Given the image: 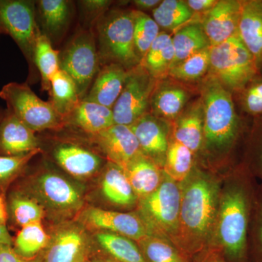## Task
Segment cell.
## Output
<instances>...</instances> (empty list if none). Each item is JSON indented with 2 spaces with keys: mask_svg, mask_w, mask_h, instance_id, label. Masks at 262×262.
<instances>
[{
  "mask_svg": "<svg viewBox=\"0 0 262 262\" xmlns=\"http://www.w3.org/2000/svg\"><path fill=\"white\" fill-rule=\"evenodd\" d=\"M201 99L206 145L215 150L231 149L243 130L232 93L209 74L203 81Z\"/></svg>",
  "mask_w": 262,
  "mask_h": 262,
  "instance_id": "obj_1",
  "label": "cell"
},
{
  "mask_svg": "<svg viewBox=\"0 0 262 262\" xmlns=\"http://www.w3.org/2000/svg\"><path fill=\"white\" fill-rule=\"evenodd\" d=\"M246 181L233 182L223 194L218 217V235L226 255L233 262H246L252 208Z\"/></svg>",
  "mask_w": 262,
  "mask_h": 262,
  "instance_id": "obj_2",
  "label": "cell"
},
{
  "mask_svg": "<svg viewBox=\"0 0 262 262\" xmlns=\"http://www.w3.org/2000/svg\"><path fill=\"white\" fill-rule=\"evenodd\" d=\"M95 25L100 67L117 63L129 70L140 63L134 46V10H108Z\"/></svg>",
  "mask_w": 262,
  "mask_h": 262,
  "instance_id": "obj_3",
  "label": "cell"
},
{
  "mask_svg": "<svg viewBox=\"0 0 262 262\" xmlns=\"http://www.w3.org/2000/svg\"><path fill=\"white\" fill-rule=\"evenodd\" d=\"M218 208V190L213 181L204 175L191 179L182 192L180 225L198 241L211 232Z\"/></svg>",
  "mask_w": 262,
  "mask_h": 262,
  "instance_id": "obj_4",
  "label": "cell"
},
{
  "mask_svg": "<svg viewBox=\"0 0 262 262\" xmlns=\"http://www.w3.org/2000/svg\"><path fill=\"white\" fill-rule=\"evenodd\" d=\"M210 75L232 94H237L258 75L252 55L238 34L210 47Z\"/></svg>",
  "mask_w": 262,
  "mask_h": 262,
  "instance_id": "obj_5",
  "label": "cell"
},
{
  "mask_svg": "<svg viewBox=\"0 0 262 262\" xmlns=\"http://www.w3.org/2000/svg\"><path fill=\"white\" fill-rule=\"evenodd\" d=\"M0 98L6 103L7 110L35 133L66 126L64 118L51 101L41 99L27 82L4 84L0 90Z\"/></svg>",
  "mask_w": 262,
  "mask_h": 262,
  "instance_id": "obj_6",
  "label": "cell"
},
{
  "mask_svg": "<svg viewBox=\"0 0 262 262\" xmlns=\"http://www.w3.org/2000/svg\"><path fill=\"white\" fill-rule=\"evenodd\" d=\"M0 26L14 40L29 65L28 82L37 79L34 64L36 41L41 31L38 24L36 1L0 0Z\"/></svg>",
  "mask_w": 262,
  "mask_h": 262,
  "instance_id": "obj_7",
  "label": "cell"
},
{
  "mask_svg": "<svg viewBox=\"0 0 262 262\" xmlns=\"http://www.w3.org/2000/svg\"><path fill=\"white\" fill-rule=\"evenodd\" d=\"M60 68L73 80L83 99L100 69L96 35L92 29H80L71 39L60 53Z\"/></svg>",
  "mask_w": 262,
  "mask_h": 262,
  "instance_id": "obj_8",
  "label": "cell"
},
{
  "mask_svg": "<svg viewBox=\"0 0 262 262\" xmlns=\"http://www.w3.org/2000/svg\"><path fill=\"white\" fill-rule=\"evenodd\" d=\"M157 80L141 64L128 70L126 82L113 108L115 124L131 126L149 113L150 100Z\"/></svg>",
  "mask_w": 262,
  "mask_h": 262,
  "instance_id": "obj_9",
  "label": "cell"
},
{
  "mask_svg": "<svg viewBox=\"0 0 262 262\" xmlns=\"http://www.w3.org/2000/svg\"><path fill=\"white\" fill-rule=\"evenodd\" d=\"M182 192L172 179L162 182L149 195L142 198L141 211L148 229L161 234H173L180 225Z\"/></svg>",
  "mask_w": 262,
  "mask_h": 262,
  "instance_id": "obj_10",
  "label": "cell"
},
{
  "mask_svg": "<svg viewBox=\"0 0 262 262\" xmlns=\"http://www.w3.org/2000/svg\"><path fill=\"white\" fill-rule=\"evenodd\" d=\"M90 136L108 160L122 170L144 155L130 126L115 124L106 130Z\"/></svg>",
  "mask_w": 262,
  "mask_h": 262,
  "instance_id": "obj_11",
  "label": "cell"
},
{
  "mask_svg": "<svg viewBox=\"0 0 262 262\" xmlns=\"http://www.w3.org/2000/svg\"><path fill=\"white\" fill-rule=\"evenodd\" d=\"M84 220L94 228L120 234L131 239L144 241L149 237V229L137 215L100 208H90Z\"/></svg>",
  "mask_w": 262,
  "mask_h": 262,
  "instance_id": "obj_12",
  "label": "cell"
},
{
  "mask_svg": "<svg viewBox=\"0 0 262 262\" xmlns=\"http://www.w3.org/2000/svg\"><path fill=\"white\" fill-rule=\"evenodd\" d=\"M241 12V0H220L206 13L201 24L211 46L237 35Z\"/></svg>",
  "mask_w": 262,
  "mask_h": 262,
  "instance_id": "obj_13",
  "label": "cell"
},
{
  "mask_svg": "<svg viewBox=\"0 0 262 262\" xmlns=\"http://www.w3.org/2000/svg\"><path fill=\"white\" fill-rule=\"evenodd\" d=\"M190 98L187 88L174 81L157 80L150 100L149 113L164 121H175Z\"/></svg>",
  "mask_w": 262,
  "mask_h": 262,
  "instance_id": "obj_14",
  "label": "cell"
},
{
  "mask_svg": "<svg viewBox=\"0 0 262 262\" xmlns=\"http://www.w3.org/2000/svg\"><path fill=\"white\" fill-rule=\"evenodd\" d=\"M39 144L35 132L6 108L0 122V155L27 154L40 149Z\"/></svg>",
  "mask_w": 262,
  "mask_h": 262,
  "instance_id": "obj_15",
  "label": "cell"
},
{
  "mask_svg": "<svg viewBox=\"0 0 262 262\" xmlns=\"http://www.w3.org/2000/svg\"><path fill=\"white\" fill-rule=\"evenodd\" d=\"M127 75L128 70L117 63L101 66L83 99L94 101L113 110L121 94Z\"/></svg>",
  "mask_w": 262,
  "mask_h": 262,
  "instance_id": "obj_16",
  "label": "cell"
},
{
  "mask_svg": "<svg viewBox=\"0 0 262 262\" xmlns=\"http://www.w3.org/2000/svg\"><path fill=\"white\" fill-rule=\"evenodd\" d=\"M237 34L262 74V0H241Z\"/></svg>",
  "mask_w": 262,
  "mask_h": 262,
  "instance_id": "obj_17",
  "label": "cell"
},
{
  "mask_svg": "<svg viewBox=\"0 0 262 262\" xmlns=\"http://www.w3.org/2000/svg\"><path fill=\"white\" fill-rule=\"evenodd\" d=\"M37 18L41 32L51 40L58 42L65 35L72 18V3L68 0L36 1Z\"/></svg>",
  "mask_w": 262,
  "mask_h": 262,
  "instance_id": "obj_18",
  "label": "cell"
},
{
  "mask_svg": "<svg viewBox=\"0 0 262 262\" xmlns=\"http://www.w3.org/2000/svg\"><path fill=\"white\" fill-rule=\"evenodd\" d=\"M165 122L147 113L130 126L141 152L151 160L165 158L169 145Z\"/></svg>",
  "mask_w": 262,
  "mask_h": 262,
  "instance_id": "obj_19",
  "label": "cell"
},
{
  "mask_svg": "<svg viewBox=\"0 0 262 262\" xmlns=\"http://www.w3.org/2000/svg\"><path fill=\"white\" fill-rule=\"evenodd\" d=\"M56 163L73 177H90L101 167L102 160L94 151L75 144H61L53 150Z\"/></svg>",
  "mask_w": 262,
  "mask_h": 262,
  "instance_id": "obj_20",
  "label": "cell"
},
{
  "mask_svg": "<svg viewBox=\"0 0 262 262\" xmlns=\"http://www.w3.org/2000/svg\"><path fill=\"white\" fill-rule=\"evenodd\" d=\"M64 121L66 126L73 125L89 135L98 134L115 125L113 110L85 99L65 117Z\"/></svg>",
  "mask_w": 262,
  "mask_h": 262,
  "instance_id": "obj_21",
  "label": "cell"
},
{
  "mask_svg": "<svg viewBox=\"0 0 262 262\" xmlns=\"http://www.w3.org/2000/svg\"><path fill=\"white\" fill-rule=\"evenodd\" d=\"M174 140L178 141L193 153L201 149L204 140V122L201 99L184 110L175 120Z\"/></svg>",
  "mask_w": 262,
  "mask_h": 262,
  "instance_id": "obj_22",
  "label": "cell"
},
{
  "mask_svg": "<svg viewBox=\"0 0 262 262\" xmlns=\"http://www.w3.org/2000/svg\"><path fill=\"white\" fill-rule=\"evenodd\" d=\"M86 251L85 238L80 231L64 229L50 244L45 262H85Z\"/></svg>",
  "mask_w": 262,
  "mask_h": 262,
  "instance_id": "obj_23",
  "label": "cell"
},
{
  "mask_svg": "<svg viewBox=\"0 0 262 262\" xmlns=\"http://www.w3.org/2000/svg\"><path fill=\"white\" fill-rule=\"evenodd\" d=\"M37 187L52 206L62 210L75 209L82 203L78 190L56 173L43 174L37 180Z\"/></svg>",
  "mask_w": 262,
  "mask_h": 262,
  "instance_id": "obj_24",
  "label": "cell"
},
{
  "mask_svg": "<svg viewBox=\"0 0 262 262\" xmlns=\"http://www.w3.org/2000/svg\"><path fill=\"white\" fill-rule=\"evenodd\" d=\"M172 41L174 59L171 68L188 57L211 47L201 23H189L183 26L172 37Z\"/></svg>",
  "mask_w": 262,
  "mask_h": 262,
  "instance_id": "obj_25",
  "label": "cell"
},
{
  "mask_svg": "<svg viewBox=\"0 0 262 262\" xmlns=\"http://www.w3.org/2000/svg\"><path fill=\"white\" fill-rule=\"evenodd\" d=\"M123 170L136 196L142 198L154 192L162 183L158 167L144 155L136 158Z\"/></svg>",
  "mask_w": 262,
  "mask_h": 262,
  "instance_id": "obj_26",
  "label": "cell"
},
{
  "mask_svg": "<svg viewBox=\"0 0 262 262\" xmlns=\"http://www.w3.org/2000/svg\"><path fill=\"white\" fill-rule=\"evenodd\" d=\"M173 59L174 49L171 35L161 32L140 64L158 80L168 75Z\"/></svg>",
  "mask_w": 262,
  "mask_h": 262,
  "instance_id": "obj_27",
  "label": "cell"
},
{
  "mask_svg": "<svg viewBox=\"0 0 262 262\" xmlns=\"http://www.w3.org/2000/svg\"><path fill=\"white\" fill-rule=\"evenodd\" d=\"M101 190L108 201L119 206H130L137 198L125 171L112 163L103 175Z\"/></svg>",
  "mask_w": 262,
  "mask_h": 262,
  "instance_id": "obj_28",
  "label": "cell"
},
{
  "mask_svg": "<svg viewBox=\"0 0 262 262\" xmlns=\"http://www.w3.org/2000/svg\"><path fill=\"white\" fill-rule=\"evenodd\" d=\"M34 64L41 76L42 89L50 93L52 79L61 70L60 52L53 48L51 40L42 32L36 41Z\"/></svg>",
  "mask_w": 262,
  "mask_h": 262,
  "instance_id": "obj_29",
  "label": "cell"
},
{
  "mask_svg": "<svg viewBox=\"0 0 262 262\" xmlns=\"http://www.w3.org/2000/svg\"><path fill=\"white\" fill-rule=\"evenodd\" d=\"M50 94L53 107L64 119L82 101L75 82L61 70L52 79Z\"/></svg>",
  "mask_w": 262,
  "mask_h": 262,
  "instance_id": "obj_30",
  "label": "cell"
},
{
  "mask_svg": "<svg viewBox=\"0 0 262 262\" xmlns=\"http://www.w3.org/2000/svg\"><path fill=\"white\" fill-rule=\"evenodd\" d=\"M8 222L21 229L30 224L40 222L44 216L42 207L28 194L13 190L8 201Z\"/></svg>",
  "mask_w": 262,
  "mask_h": 262,
  "instance_id": "obj_31",
  "label": "cell"
},
{
  "mask_svg": "<svg viewBox=\"0 0 262 262\" xmlns=\"http://www.w3.org/2000/svg\"><path fill=\"white\" fill-rule=\"evenodd\" d=\"M98 244L117 262H147L132 239L113 232L96 234Z\"/></svg>",
  "mask_w": 262,
  "mask_h": 262,
  "instance_id": "obj_32",
  "label": "cell"
},
{
  "mask_svg": "<svg viewBox=\"0 0 262 262\" xmlns=\"http://www.w3.org/2000/svg\"><path fill=\"white\" fill-rule=\"evenodd\" d=\"M194 13L182 0H164L152 10L153 18L160 27L176 30L189 24Z\"/></svg>",
  "mask_w": 262,
  "mask_h": 262,
  "instance_id": "obj_33",
  "label": "cell"
},
{
  "mask_svg": "<svg viewBox=\"0 0 262 262\" xmlns=\"http://www.w3.org/2000/svg\"><path fill=\"white\" fill-rule=\"evenodd\" d=\"M48 243L49 237L42 223L36 222L19 229L13 239V247L15 252L22 257L32 259L41 250L46 247Z\"/></svg>",
  "mask_w": 262,
  "mask_h": 262,
  "instance_id": "obj_34",
  "label": "cell"
},
{
  "mask_svg": "<svg viewBox=\"0 0 262 262\" xmlns=\"http://www.w3.org/2000/svg\"><path fill=\"white\" fill-rule=\"evenodd\" d=\"M193 152L187 146L173 140L169 143L165 158V168L169 179L182 182L192 168Z\"/></svg>",
  "mask_w": 262,
  "mask_h": 262,
  "instance_id": "obj_35",
  "label": "cell"
},
{
  "mask_svg": "<svg viewBox=\"0 0 262 262\" xmlns=\"http://www.w3.org/2000/svg\"><path fill=\"white\" fill-rule=\"evenodd\" d=\"M134 46L136 56L141 63L161 32L154 18L144 12L134 10Z\"/></svg>",
  "mask_w": 262,
  "mask_h": 262,
  "instance_id": "obj_36",
  "label": "cell"
},
{
  "mask_svg": "<svg viewBox=\"0 0 262 262\" xmlns=\"http://www.w3.org/2000/svg\"><path fill=\"white\" fill-rule=\"evenodd\" d=\"M210 70V48L188 57L169 72V77L179 82H194Z\"/></svg>",
  "mask_w": 262,
  "mask_h": 262,
  "instance_id": "obj_37",
  "label": "cell"
},
{
  "mask_svg": "<svg viewBox=\"0 0 262 262\" xmlns=\"http://www.w3.org/2000/svg\"><path fill=\"white\" fill-rule=\"evenodd\" d=\"M141 243L147 262H187L182 253L163 238L148 237Z\"/></svg>",
  "mask_w": 262,
  "mask_h": 262,
  "instance_id": "obj_38",
  "label": "cell"
},
{
  "mask_svg": "<svg viewBox=\"0 0 262 262\" xmlns=\"http://www.w3.org/2000/svg\"><path fill=\"white\" fill-rule=\"evenodd\" d=\"M236 94L244 113L254 118L262 117V74L256 75Z\"/></svg>",
  "mask_w": 262,
  "mask_h": 262,
  "instance_id": "obj_39",
  "label": "cell"
},
{
  "mask_svg": "<svg viewBox=\"0 0 262 262\" xmlns=\"http://www.w3.org/2000/svg\"><path fill=\"white\" fill-rule=\"evenodd\" d=\"M39 152H41V149L14 156L0 155V189L4 191L8 183L16 178L33 157Z\"/></svg>",
  "mask_w": 262,
  "mask_h": 262,
  "instance_id": "obj_40",
  "label": "cell"
},
{
  "mask_svg": "<svg viewBox=\"0 0 262 262\" xmlns=\"http://www.w3.org/2000/svg\"><path fill=\"white\" fill-rule=\"evenodd\" d=\"M255 119L251 141V159L255 170L262 177V117Z\"/></svg>",
  "mask_w": 262,
  "mask_h": 262,
  "instance_id": "obj_41",
  "label": "cell"
},
{
  "mask_svg": "<svg viewBox=\"0 0 262 262\" xmlns=\"http://www.w3.org/2000/svg\"><path fill=\"white\" fill-rule=\"evenodd\" d=\"M81 11L87 21H95L108 11L113 2L110 0H82L79 1Z\"/></svg>",
  "mask_w": 262,
  "mask_h": 262,
  "instance_id": "obj_42",
  "label": "cell"
},
{
  "mask_svg": "<svg viewBox=\"0 0 262 262\" xmlns=\"http://www.w3.org/2000/svg\"><path fill=\"white\" fill-rule=\"evenodd\" d=\"M0 262H39L37 259H27L15 252L13 246L0 244Z\"/></svg>",
  "mask_w": 262,
  "mask_h": 262,
  "instance_id": "obj_43",
  "label": "cell"
},
{
  "mask_svg": "<svg viewBox=\"0 0 262 262\" xmlns=\"http://www.w3.org/2000/svg\"><path fill=\"white\" fill-rule=\"evenodd\" d=\"M255 236H256L257 262H262V198L258 203Z\"/></svg>",
  "mask_w": 262,
  "mask_h": 262,
  "instance_id": "obj_44",
  "label": "cell"
},
{
  "mask_svg": "<svg viewBox=\"0 0 262 262\" xmlns=\"http://www.w3.org/2000/svg\"><path fill=\"white\" fill-rule=\"evenodd\" d=\"M188 6L192 10L193 13H208L216 4L217 0H188Z\"/></svg>",
  "mask_w": 262,
  "mask_h": 262,
  "instance_id": "obj_45",
  "label": "cell"
},
{
  "mask_svg": "<svg viewBox=\"0 0 262 262\" xmlns=\"http://www.w3.org/2000/svg\"><path fill=\"white\" fill-rule=\"evenodd\" d=\"M8 223V201L5 198V192L0 189V225L6 227Z\"/></svg>",
  "mask_w": 262,
  "mask_h": 262,
  "instance_id": "obj_46",
  "label": "cell"
},
{
  "mask_svg": "<svg viewBox=\"0 0 262 262\" xmlns=\"http://www.w3.org/2000/svg\"><path fill=\"white\" fill-rule=\"evenodd\" d=\"M161 1L160 0H135L134 4L139 11L144 12V10H154Z\"/></svg>",
  "mask_w": 262,
  "mask_h": 262,
  "instance_id": "obj_47",
  "label": "cell"
},
{
  "mask_svg": "<svg viewBox=\"0 0 262 262\" xmlns=\"http://www.w3.org/2000/svg\"><path fill=\"white\" fill-rule=\"evenodd\" d=\"M13 239L9 233L6 227L0 225V244L9 245L13 246Z\"/></svg>",
  "mask_w": 262,
  "mask_h": 262,
  "instance_id": "obj_48",
  "label": "cell"
},
{
  "mask_svg": "<svg viewBox=\"0 0 262 262\" xmlns=\"http://www.w3.org/2000/svg\"><path fill=\"white\" fill-rule=\"evenodd\" d=\"M203 262H225L220 255L215 254V253H212L209 256L205 258L204 261Z\"/></svg>",
  "mask_w": 262,
  "mask_h": 262,
  "instance_id": "obj_49",
  "label": "cell"
},
{
  "mask_svg": "<svg viewBox=\"0 0 262 262\" xmlns=\"http://www.w3.org/2000/svg\"><path fill=\"white\" fill-rule=\"evenodd\" d=\"M5 111H6V108H3V106L0 105V122H1L3 117L5 116Z\"/></svg>",
  "mask_w": 262,
  "mask_h": 262,
  "instance_id": "obj_50",
  "label": "cell"
},
{
  "mask_svg": "<svg viewBox=\"0 0 262 262\" xmlns=\"http://www.w3.org/2000/svg\"><path fill=\"white\" fill-rule=\"evenodd\" d=\"M3 34H5L4 29L2 28L1 26H0V37H1Z\"/></svg>",
  "mask_w": 262,
  "mask_h": 262,
  "instance_id": "obj_51",
  "label": "cell"
}]
</instances>
